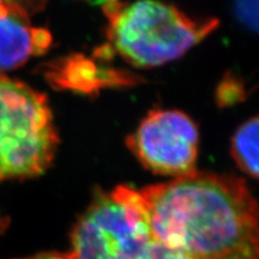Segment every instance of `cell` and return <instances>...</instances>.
Instances as JSON below:
<instances>
[{
  "label": "cell",
  "instance_id": "10",
  "mask_svg": "<svg viewBox=\"0 0 259 259\" xmlns=\"http://www.w3.org/2000/svg\"><path fill=\"white\" fill-rule=\"evenodd\" d=\"M21 259H69L67 254H61V253H41L32 255V257L28 258H21Z\"/></svg>",
  "mask_w": 259,
  "mask_h": 259
},
{
  "label": "cell",
  "instance_id": "8",
  "mask_svg": "<svg viewBox=\"0 0 259 259\" xmlns=\"http://www.w3.org/2000/svg\"><path fill=\"white\" fill-rule=\"evenodd\" d=\"M235 15L242 23L254 30L259 31V3L240 2L236 3L234 8Z\"/></svg>",
  "mask_w": 259,
  "mask_h": 259
},
{
  "label": "cell",
  "instance_id": "9",
  "mask_svg": "<svg viewBox=\"0 0 259 259\" xmlns=\"http://www.w3.org/2000/svg\"><path fill=\"white\" fill-rule=\"evenodd\" d=\"M142 259H192L183 252L171 250L154 239Z\"/></svg>",
  "mask_w": 259,
  "mask_h": 259
},
{
  "label": "cell",
  "instance_id": "2",
  "mask_svg": "<svg viewBox=\"0 0 259 259\" xmlns=\"http://www.w3.org/2000/svg\"><path fill=\"white\" fill-rule=\"evenodd\" d=\"M102 9L113 47L137 67H155L178 59L219 25L218 19L196 21L176 6L158 2H108Z\"/></svg>",
  "mask_w": 259,
  "mask_h": 259
},
{
  "label": "cell",
  "instance_id": "3",
  "mask_svg": "<svg viewBox=\"0 0 259 259\" xmlns=\"http://www.w3.org/2000/svg\"><path fill=\"white\" fill-rule=\"evenodd\" d=\"M59 138L44 94L0 74V180L40 176Z\"/></svg>",
  "mask_w": 259,
  "mask_h": 259
},
{
  "label": "cell",
  "instance_id": "1",
  "mask_svg": "<svg viewBox=\"0 0 259 259\" xmlns=\"http://www.w3.org/2000/svg\"><path fill=\"white\" fill-rule=\"evenodd\" d=\"M139 192L166 247L192 259H259V204L240 178L196 170Z\"/></svg>",
  "mask_w": 259,
  "mask_h": 259
},
{
  "label": "cell",
  "instance_id": "6",
  "mask_svg": "<svg viewBox=\"0 0 259 259\" xmlns=\"http://www.w3.org/2000/svg\"><path fill=\"white\" fill-rule=\"evenodd\" d=\"M51 41L50 32L32 27L27 10L11 2L0 14V71L15 69L30 57L45 53Z\"/></svg>",
  "mask_w": 259,
  "mask_h": 259
},
{
  "label": "cell",
  "instance_id": "11",
  "mask_svg": "<svg viewBox=\"0 0 259 259\" xmlns=\"http://www.w3.org/2000/svg\"><path fill=\"white\" fill-rule=\"evenodd\" d=\"M10 5H11V2H0V14L5 12L10 8Z\"/></svg>",
  "mask_w": 259,
  "mask_h": 259
},
{
  "label": "cell",
  "instance_id": "4",
  "mask_svg": "<svg viewBox=\"0 0 259 259\" xmlns=\"http://www.w3.org/2000/svg\"><path fill=\"white\" fill-rule=\"evenodd\" d=\"M154 240L139 191L100 193L74 226L69 259H142Z\"/></svg>",
  "mask_w": 259,
  "mask_h": 259
},
{
  "label": "cell",
  "instance_id": "7",
  "mask_svg": "<svg viewBox=\"0 0 259 259\" xmlns=\"http://www.w3.org/2000/svg\"><path fill=\"white\" fill-rule=\"evenodd\" d=\"M231 151L240 169L259 180V115L236 130L232 138Z\"/></svg>",
  "mask_w": 259,
  "mask_h": 259
},
{
  "label": "cell",
  "instance_id": "5",
  "mask_svg": "<svg viewBox=\"0 0 259 259\" xmlns=\"http://www.w3.org/2000/svg\"><path fill=\"white\" fill-rule=\"evenodd\" d=\"M198 128L185 113L153 111L127 138V145L149 170L181 178L196 171Z\"/></svg>",
  "mask_w": 259,
  "mask_h": 259
}]
</instances>
